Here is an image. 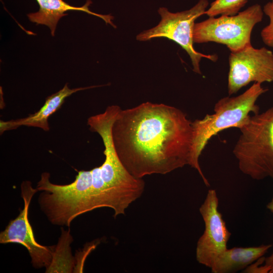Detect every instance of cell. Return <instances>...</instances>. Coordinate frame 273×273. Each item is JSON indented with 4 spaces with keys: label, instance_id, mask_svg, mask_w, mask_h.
Returning a JSON list of instances; mask_svg holds the SVG:
<instances>
[{
    "label": "cell",
    "instance_id": "11",
    "mask_svg": "<svg viewBox=\"0 0 273 273\" xmlns=\"http://www.w3.org/2000/svg\"><path fill=\"white\" fill-rule=\"evenodd\" d=\"M39 9L38 12L27 14L29 20L37 25L42 24L48 26L52 36L55 35L58 22L63 16L67 15L65 13L68 11H76L86 12L96 16L103 19L106 24H109L116 27L112 23L113 17L111 15H101L95 13L89 10V6L92 3L90 0H87L81 7H74L70 5L63 0H36Z\"/></svg>",
    "mask_w": 273,
    "mask_h": 273
},
{
    "label": "cell",
    "instance_id": "13",
    "mask_svg": "<svg viewBox=\"0 0 273 273\" xmlns=\"http://www.w3.org/2000/svg\"><path fill=\"white\" fill-rule=\"evenodd\" d=\"M62 234L58 243L53 252V258L51 264L46 268V272H60L61 262L64 259L69 264L74 267V259L70 252V244L73 239L70 234V231H65L61 228Z\"/></svg>",
    "mask_w": 273,
    "mask_h": 273
},
{
    "label": "cell",
    "instance_id": "10",
    "mask_svg": "<svg viewBox=\"0 0 273 273\" xmlns=\"http://www.w3.org/2000/svg\"><path fill=\"white\" fill-rule=\"evenodd\" d=\"M98 86L81 87L69 88L68 83L57 93L48 96L43 105L38 111L29 116L18 119L1 120V134L5 131L15 129L21 126L38 127L48 131L50 130L48 123L49 118L58 111L62 106L66 98L72 94L80 90H84Z\"/></svg>",
    "mask_w": 273,
    "mask_h": 273
},
{
    "label": "cell",
    "instance_id": "7",
    "mask_svg": "<svg viewBox=\"0 0 273 273\" xmlns=\"http://www.w3.org/2000/svg\"><path fill=\"white\" fill-rule=\"evenodd\" d=\"M228 88L229 95L237 93L250 82H273V52L252 45L229 56Z\"/></svg>",
    "mask_w": 273,
    "mask_h": 273
},
{
    "label": "cell",
    "instance_id": "15",
    "mask_svg": "<svg viewBox=\"0 0 273 273\" xmlns=\"http://www.w3.org/2000/svg\"><path fill=\"white\" fill-rule=\"evenodd\" d=\"M263 11L264 14L268 17L269 22V24L262 29L261 37L265 45L273 48V0L264 6Z\"/></svg>",
    "mask_w": 273,
    "mask_h": 273
},
{
    "label": "cell",
    "instance_id": "1",
    "mask_svg": "<svg viewBox=\"0 0 273 273\" xmlns=\"http://www.w3.org/2000/svg\"><path fill=\"white\" fill-rule=\"evenodd\" d=\"M192 122L179 109L162 103L121 109L112 127L118 157L140 178L190 165Z\"/></svg>",
    "mask_w": 273,
    "mask_h": 273
},
{
    "label": "cell",
    "instance_id": "14",
    "mask_svg": "<svg viewBox=\"0 0 273 273\" xmlns=\"http://www.w3.org/2000/svg\"><path fill=\"white\" fill-rule=\"evenodd\" d=\"M248 0H214L204 14L209 17L218 15L232 16L238 14Z\"/></svg>",
    "mask_w": 273,
    "mask_h": 273
},
{
    "label": "cell",
    "instance_id": "17",
    "mask_svg": "<svg viewBox=\"0 0 273 273\" xmlns=\"http://www.w3.org/2000/svg\"><path fill=\"white\" fill-rule=\"evenodd\" d=\"M266 207L270 212L273 213V197L270 201L267 204Z\"/></svg>",
    "mask_w": 273,
    "mask_h": 273
},
{
    "label": "cell",
    "instance_id": "3",
    "mask_svg": "<svg viewBox=\"0 0 273 273\" xmlns=\"http://www.w3.org/2000/svg\"><path fill=\"white\" fill-rule=\"evenodd\" d=\"M267 91L261 83H254L243 94L220 99L214 113L192 122V143L190 166L197 170L206 186L209 184L200 167L199 159L208 141L219 132L232 127L240 128L251 116L259 113L256 102Z\"/></svg>",
    "mask_w": 273,
    "mask_h": 273
},
{
    "label": "cell",
    "instance_id": "8",
    "mask_svg": "<svg viewBox=\"0 0 273 273\" xmlns=\"http://www.w3.org/2000/svg\"><path fill=\"white\" fill-rule=\"evenodd\" d=\"M23 209L14 219L10 221L5 229L0 233V243H17L24 246L35 268H48L52 260L55 246H46L35 240L32 228L28 219V209L33 195L38 191L34 189L30 181H24L21 185Z\"/></svg>",
    "mask_w": 273,
    "mask_h": 273
},
{
    "label": "cell",
    "instance_id": "12",
    "mask_svg": "<svg viewBox=\"0 0 273 273\" xmlns=\"http://www.w3.org/2000/svg\"><path fill=\"white\" fill-rule=\"evenodd\" d=\"M270 244L248 247L227 248L210 268L212 273H232L245 269L271 247Z\"/></svg>",
    "mask_w": 273,
    "mask_h": 273
},
{
    "label": "cell",
    "instance_id": "4",
    "mask_svg": "<svg viewBox=\"0 0 273 273\" xmlns=\"http://www.w3.org/2000/svg\"><path fill=\"white\" fill-rule=\"evenodd\" d=\"M239 129L233 153L240 170L254 179L273 178V108L251 115Z\"/></svg>",
    "mask_w": 273,
    "mask_h": 273
},
{
    "label": "cell",
    "instance_id": "2",
    "mask_svg": "<svg viewBox=\"0 0 273 273\" xmlns=\"http://www.w3.org/2000/svg\"><path fill=\"white\" fill-rule=\"evenodd\" d=\"M104 154L101 165L79 171L70 184L48 185L45 203L55 224L69 227L78 216L102 207L112 209L116 218L142 195L144 180L126 169L114 146H106Z\"/></svg>",
    "mask_w": 273,
    "mask_h": 273
},
{
    "label": "cell",
    "instance_id": "5",
    "mask_svg": "<svg viewBox=\"0 0 273 273\" xmlns=\"http://www.w3.org/2000/svg\"><path fill=\"white\" fill-rule=\"evenodd\" d=\"M263 14L261 6L256 4L235 15L210 17L195 24L194 43L214 42L225 45L231 52L242 50L252 45V30L262 21Z\"/></svg>",
    "mask_w": 273,
    "mask_h": 273
},
{
    "label": "cell",
    "instance_id": "16",
    "mask_svg": "<svg viewBox=\"0 0 273 273\" xmlns=\"http://www.w3.org/2000/svg\"><path fill=\"white\" fill-rule=\"evenodd\" d=\"M264 263L268 267L269 273H273V252L268 257L264 258Z\"/></svg>",
    "mask_w": 273,
    "mask_h": 273
},
{
    "label": "cell",
    "instance_id": "9",
    "mask_svg": "<svg viewBox=\"0 0 273 273\" xmlns=\"http://www.w3.org/2000/svg\"><path fill=\"white\" fill-rule=\"evenodd\" d=\"M218 204L215 190L210 189L199 208L205 229L197 243L196 258L200 264L210 268L228 248L231 235L218 210Z\"/></svg>",
    "mask_w": 273,
    "mask_h": 273
},
{
    "label": "cell",
    "instance_id": "6",
    "mask_svg": "<svg viewBox=\"0 0 273 273\" xmlns=\"http://www.w3.org/2000/svg\"><path fill=\"white\" fill-rule=\"evenodd\" d=\"M209 5L207 0H199L189 10L171 13L166 8L159 9L161 17L159 23L155 27L144 31L136 36V39L146 41L156 37H165L178 44L188 53L193 65V70L201 74L200 62L202 58L213 62L217 60L216 55H205L197 52L193 46V32L195 20L204 14Z\"/></svg>",
    "mask_w": 273,
    "mask_h": 273
}]
</instances>
